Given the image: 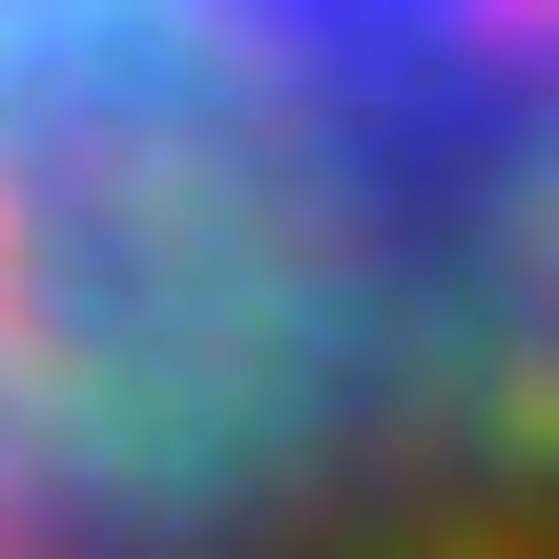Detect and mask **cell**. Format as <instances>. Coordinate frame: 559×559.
Listing matches in <instances>:
<instances>
[{
	"label": "cell",
	"mask_w": 559,
	"mask_h": 559,
	"mask_svg": "<svg viewBox=\"0 0 559 559\" xmlns=\"http://www.w3.org/2000/svg\"><path fill=\"white\" fill-rule=\"evenodd\" d=\"M0 559H559V0H0Z\"/></svg>",
	"instance_id": "cell-1"
}]
</instances>
